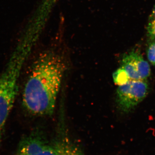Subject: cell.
Masks as SVG:
<instances>
[{
	"label": "cell",
	"instance_id": "cell-1",
	"mask_svg": "<svg viewBox=\"0 0 155 155\" xmlns=\"http://www.w3.org/2000/svg\"><path fill=\"white\" fill-rule=\"evenodd\" d=\"M67 65L59 53L45 51L35 61L25 85L22 104L31 115L48 116L54 113Z\"/></svg>",
	"mask_w": 155,
	"mask_h": 155
},
{
	"label": "cell",
	"instance_id": "cell-2",
	"mask_svg": "<svg viewBox=\"0 0 155 155\" xmlns=\"http://www.w3.org/2000/svg\"><path fill=\"white\" fill-rule=\"evenodd\" d=\"M26 55L23 51L14 54L0 75V143L19 90V78Z\"/></svg>",
	"mask_w": 155,
	"mask_h": 155
},
{
	"label": "cell",
	"instance_id": "cell-3",
	"mask_svg": "<svg viewBox=\"0 0 155 155\" xmlns=\"http://www.w3.org/2000/svg\"><path fill=\"white\" fill-rule=\"evenodd\" d=\"M149 87L147 81L131 80L118 87L116 101L119 109L127 113L136 107L147 96Z\"/></svg>",
	"mask_w": 155,
	"mask_h": 155
},
{
	"label": "cell",
	"instance_id": "cell-4",
	"mask_svg": "<svg viewBox=\"0 0 155 155\" xmlns=\"http://www.w3.org/2000/svg\"><path fill=\"white\" fill-rule=\"evenodd\" d=\"M121 66L131 80H145L150 75L149 64L138 51H132L123 56Z\"/></svg>",
	"mask_w": 155,
	"mask_h": 155
},
{
	"label": "cell",
	"instance_id": "cell-5",
	"mask_svg": "<svg viewBox=\"0 0 155 155\" xmlns=\"http://www.w3.org/2000/svg\"><path fill=\"white\" fill-rule=\"evenodd\" d=\"M17 155H56L54 145L38 132L24 138L20 143Z\"/></svg>",
	"mask_w": 155,
	"mask_h": 155
},
{
	"label": "cell",
	"instance_id": "cell-6",
	"mask_svg": "<svg viewBox=\"0 0 155 155\" xmlns=\"http://www.w3.org/2000/svg\"><path fill=\"white\" fill-rule=\"evenodd\" d=\"M63 113L61 114L58 136L53 145L56 155H84L82 151L72 142L66 133Z\"/></svg>",
	"mask_w": 155,
	"mask_h": 155
},
{
	"label": "cell",
	"instance_id": "cell-7",
	"mask_svg": "<svg viewBox=\"0 0 155 155\" xmlns=\"http://www.w3.org/2000/svg\"><path fill=\"white\" fill-rule=\"evenodd\" d=\"M113 77L114 83L118 86L125 84L130 80L127 72L121 67L114 72Z\"/></svg>",
	"mask_w": 155,
	"mask_h": 155
},
{
	"label": "cell",
	"instance_id": "cell-8",
	"mask_svg": "<svg viewBox=\"0 0 155 155\" xmlns=\"http://www.w3.org/2000/svg\"><path fill=\"white\" fill-rule=\"evenodd\" d=\"M147 56L149 61L155 66V41L150 44L147 50Z\"/></svg>",
	"mask_w": 155,
	"mask_h": 155
},
{
	"label": "cell",
	"instance_id": "cell-9",
	"mask_svg": "<svg viewBox=\"0 0 155 155\" xmlns=\"http://www.w3.org/2000/svg\"><path fill=\"white\" fill-rule=\"evenodd\" d=\"M147 31L149 37L153 40H155V19L150 21L147 27Z\"/></svg>",
	"mask_w": 155,
	"mask_h": 155
},
{
	"label": "cell",
	"instance_id": "cell-10",
	"mask_svg": "<svg viewBox=\"0 0 155 155\" xmlns=\"http://www.w3.org/2000/svg\"><path fill=\"white\" fill-rule=\"evenodd\" d=\"M152 19H155V5L153 10L152 14Z\"/></svg>",
	"mask_w": 155,
	"mask_h": 155
}]
</instances>
